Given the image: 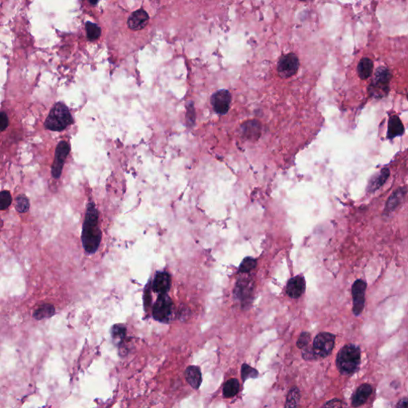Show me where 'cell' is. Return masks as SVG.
<instances>
[{
  "mask_svg": "<svg viewBox=\"0 0 408 408\" xmlns=\"http://www.w3.org/2000/svg\"><path fill=\"white\" fill-rule=\"evenodd\" d=\"M102 241V230L99 226V212L95 203H88L85 221L83 223L81 242L88 254H94L98 251Z\"/></svg>",
  "mask_w": 408,
  "mask_h": 408,
  "instance_id": "6da1fadb",
  "label": "cell"
},
{
  "mask_svg": "<svg viewBox=\"0 0 408 408\" xmlns=\"http://www.w3.org/2000/svg\"><path fill=\"white\" fill-rule=\"evenodd\" d=\"M8 117L5 112H0V132L4 131L8 126Z\"/></svg>",
  "mask_w": 408,
  "mask_h": 408,
  "instance_id": "836d02e7",
  "label": "cell"
},
{
  "mask_svg": "<svg viewBox=\"0 0 408 408\" xmlns=\"http://www.w3.org/2000/svg\"><path fill=\"white\" fill-rule=\"evenodd\" d=\"M92 5H96L98 2V0H89Z\"/></svg>",
  "mask_w": 408,
  "mask_h": 408,
  "instance_id": "8d00e7d4",
  "label": "cell"
},
{
  "mask_svg": "<svg viewBox=\"0 0 408 408\" xmlns=\"http://www.w3.org/2000/svg\"><path fill=\"white\" fill-rule=\"evenodd\" d=\"M186 381L195 389H198L201 384V371L196 366H189L185 371Z\"/></svg>",
  "mask_w": 408,
  "mask_h": 408,
  "instance_id": "d6986e66",
  "label": "cell"
},
{
  "mask_svg": "<svg viewBox=\"0 0 408 408\" xmlns=\"http://www.w3.org/2000/svg\"><path fill=\"white\" fill-rule=\"evenodd\" d=\"M173 312V302L167 295H160L152 308V316L154 319L160 322L168 323Z\"/></svg>",
  "mask_w": 408,
  "mask_h": 408,
  "instance_id": "52a82bcc",
  "label": "cell"
},
{
  "mask_svg": "<svg viewBox=\"0 0 408 408\" xmlns=\"http://www.w3.org/2000/svg\"><path fill=\"white\" fill-rule=\"evenodd\" d=\"M85 30H86L88 39L89 41H95L98 39L102 35L101 27L91 22H87L85 23Z\"/></svg>",
  "mask_w": 408,
  "mask_h": 408,
  "instance_id": "cb8c5ba5",
  "label": "cell"
},
{
  "mask_svg": "<svg viewBox=\"0 0 408 408\" xmlns=\"http://www.w3.org/2000/svg\"><path fill=\"white\" fill-rule=\"evenodd\" d=\"M72 115L67 106L62 102L55 104L50 110L44 125L48 130L61 132L72 124Z\"/></svg>",
  "mask_w": 408,
  "mask_h": 408,
  "instance_id": "3957f363",
  "label": "cell"
},
{
  "mask_svg": "<svg viewBox=\"0 0 408 408\" xmlns=\"http://www.w3.org/2000/svg\"><path fill=\"white\" fill-rule=\"evenodd\" d=\"M336 336L330 333H320L313 340V349L317 359L326 358L334 350Z\"/></svg>",
  "mask_w": 408,
  "mask_h": 408,
  "instance_id": "5b68a950",
  "label": "cell"
},
{
  "mask_svg": "<svg viewBox=\"0 0 408 408\" xmlns=\"http://www.w3.org/2000/svg\"><path fill=\"white\" fill-rule=\"evenodd\" d=\"M390 176V170L388 168H383L379 173L374 176L369 182L368 186V191L372 193L380 188L384 183L387 181Z\"/></svg>",
  "mask_w": 408,
  "mask_h": 408,
  "instance_id": "e0dca14e",
  "label": "cell"
},
{
  "mask_svg": "<svg viewBox=\"0 0 408 408\" xmlns=\"http://www.w3.org/2000/svg\"><path fill=\"white\" fill-rule=\"evenodd\" d=\"M408 398L404 397L402 400H400V401H399L398 404H396V407L399 408H408Z\"/></svg>",
  "mask_w": 408,
  "mask_h": 408,
  "instance_id": "d590c367",
  "label": "cell"
},
{
  "mask_svg": "<svg viewBox=\"0 0 408 408\" xmlns=\"http://www.w3.org/2000/svg\"><path fill=\"white\" fill-rule=\"evenodd\" d=\"M257 265V260L252 257H247L243 259L239 265L238 271L241 274H249Z\"/></svg>",
  "mask_w": 408,
  "mask_h": 408,
  "instance_id": "484cf974",
  "label": "cell"
},
{
  "mask_svg": "<svg viewBox=\"0 0 408 408\" xmlns=\"http://www.w3.org/2000/svg\"><path fill=\"white\" fill-rule=\"evenodd\" d=\"M300 67L298 57L295 53H289L280 58L278 62V75L283 79L290 78L296 74Z\"/></svg>",
  "mask_w": 408,
  "mask_h": 408,
  "instance_id": "ba28073f",
  "label": "cell"
},
{
  "mask_svg": "<svg viewBox=\"0 0 408 408\" xmlns=\"http://www.w3.org/2000/svg\"><path fill=\"white\" fill-rule=\"evenodd\" d=\"M301 2H309V1H313V0H300Z\"/></svg>",
  "mask_w": 408,
  "mask_h": 408,
  "instance_id": "74e56055",
  "label": "cell"
},
{
  "mask_svg": "<svg viewBox=\"0 0 408 408\" xmlns=\"http://www.w3.org/2000/svg\"><path fill=\"white\" fill-rule=\"evenodd\" d=\"M149 21V16L143 9H139L131 14L128 19V26L132 31H141L144 29Z\"/></svg>",
  "mask_w": 408,
  "mask_h": 408,
  "instance_id": "4fadbf2b",
  "label": "cell"
},
{
  "mask_svg": "<svg viewBox=\"0 0 408 408\" xmlns=\"http://www.w3.org/2000/svg\"><path fill=\"white\" fill-rule=\"evenodd\" d=\"M186 120H187V124L191 126L195 122V111L192 103L188 106V110L186 112Z\"/></svg>",
  "mask_w": 408,
  "mask_h": 408,
  "instance_id": "d6a6232c",
  "label": "cell"
},
{
  "mask_svg": "<svg viewBox=\"0 0 408 408\" xmlns=\"http://www.w3.org/2000/svg\"><path fill=\"white\" fill-rule=\"evenodd\" d=\"M111 334L115 340H123L126 335V329L123 325H115L111 330Z\"/></svg>",
  "mask_w": 408,
  "mask_h": 408,
  "instance_id": "f546056e",
  "label": "cell"
},
{
  "mask_svg": "<svg viewBox=\"0 0 408 408\" xmlns=\"http://www.w3.org/2000/svg\"><path fill=\"white\" fill-rule=\"evenodd\" d=\"M374 63L369 58H363L357 66V74L360 78L367 80L372 74Z\"/></svg>",
  "mask_w": 408,
  "mask_h": 408,
  "instance_id": "ac0fdd59",
  "label": "cell"
},
{
  "mask_svg": "<svg viewBox=\"0 0 408 408\" xmlns=\"http://www.w3.org/2000/svg\"><path fill=\"white\" fill-rule=\"evenodd\" d=\"M342 406H343V404H342L341 400H338V399L330 400L327 404L324 405V407H326V408H338V407Z\"/></svg>",
  "mask_w": 408,
  "mask_h": 408,
  "instance_id": "e575fe53",
  "label": "cell"
},
{
  "mask_svg": "<svg viewBox=\"0 0 408 408\" xmlns=\"http://www.w3.org/2000/svg\"><path fill=\"white\" fill-rule=\"evenodd\" d=\"M71 151L70 145L66 141H60L55 150V157L52 165L51 173L54 179L60 178L65 160Z\"/></svg>",
  "mask_w": 408,
  "mask_h": 408,
  "instance_id": "30bf717a",
  "label": "cell"
},
{
  "mask_svg": "<svg viewBox=\"0 0 408 408\" xmlns=\"http://www.w3.org/2000/svg\"><path fill=\"white\" fill-rule=\"evenodd\" d=\"M392 73L385 67H379L375 71L372 81L369 86V94L373 98H381L388 95Z\"/></svg>",
  "mask_w": 408,
  "mask_h": 408,
  "instance_id": "277c9868",
  "label": "cell"
},
{
  "mask_svg": "<svg viewBox=\"0 0 408 408\" xmlns=\"http://www.w3.org/2000/svg\"><path fill=\"white\" fill-rule=\"evenodd\" d=\"M261 126L256 120H251L248 122L245 123L243 125V134L249 138V139H255L259 138L261 133Z\"/></svg>",
  "mask_w": 408,
  "mask_h": 408,
  "instance_id": "44dd1931",
  "label": "cell"
},
{
  "mask_svg": "<svg viewBox=\"0 0 408 408\" xmlns=\"http://www.w3.org/2000/svg\"><path fill=\"white\" fill-rule=\"evenodd\" d=\"M300 393L298 388H294L290 390L286 398V408H296L299 406Z\"/></svg>",
  "mask_w": 408,
  "mask_h": 408,
  "instance_id": "d4e9b609",
  "label": "cell"
},
{
  "mask_svg": "<svg viewBox=\"0 0 408 408\" xmlns=\"http://www.w3.org/2000/svg\"><path fill=\"white\" fill-rule=\"evenodd\" d=\"M211 103L214 110L220 115H224L229 111L231 103V94L226 89H220L212 96Z\"/></svg>",
  "mask_w": 408,
  "mask_h": 408,
  "instance_id": "8fae6325",
  "label": "cell"
},
{
  "mask_svg": "<svg viewBox=\"0 0 408 408\" xmlns=\"http://www.w3.org/2000/svg\"><path fill=\"white\" fill-rule=\"evenodd\" d=\"M12 203V198L8 191H0V211H4Z\"/></svg>",
  "mask_w": 408,
  "mask_h": 408,
  "instance_id": "f1b7e54d",
  "label": "cell"
},
{
  "mask_svg": "<svg viewBox=\"0 0 408 408\" xmlns=\"http://www.w3.org/2000/svg\"><path fill=\"white\" fill-rule=\"evenodd\" d=\"M404 133V124L400 117L396 115L391 116L388 120V138L393 139L395 137L402 136Z\"/></svg>",
  "mask_w": 408,
  "mask_h": 408,
  "instance_id": "2e32d148",
  "label": "cell"
},
{
  "mask_svg": "<svg viewBox=\"0 0 408 408\" xmlns=\"http://www.w3.org/2000/svg\"><path fill=\"white\" fill-rule=\"evenodd\" d=\"M311 335L308 332H302L299 336L298 340L297 342V346L299 349H303L308 346L310 342Z\"/></svg>",
  "mask_w": 408,
  "mask_h": 408,
  "instance_id": "4dcf8cb0",
  "label": "cell"
},
{
  "mask_svg": "<svg viewBox=\"0 0 408 408\" xmlns=\"http://www.w3.org/2000/svg\"><path fill=\"white\" fill-rule=\"evenodd\" d=\"M239 382L237 379H230L225 383L223 393L225 398H232L239 392Z\"/></svg>",
  "mask_w": 408,
  "mask_h": 408,
  "instance_id": "603a6c76",
  "label": "cell"
},
{
  "mask_svg": "<svg viewBox=\"0 0 408 408\" xmlns=\"http://www.w3.org/2000/svg\"><path fill=\"white\" fill-rule=\"evenodd\" d=\"M361 362V348L355 344H347L339 351L336 356V367L341 375H353L358 371Z\"/></svg>",
  "mask_w": 408,
  "mask_h": 408,
  "instance_id": "7a4b0ae2",
  "label": "cell"
},
{
  "mask_svg": "<svg viewBox=\"0 0 408 408\" xmlns=\"http://www.w3.org/2000/svg\"><path fill=\"white\" fill-rule=\"evenodd\" d=\"M367 289V283L362 279H358L353 283L352 287L353 308L352 312L355 316L361 315L365 309V292Z\"/></svg>",
  "mask_w": 408,
  "mask_h": 408,
  "instance_id": "9c48e42d",
  "label": "cell"
},
{
  "mask_svg": "<svg viewBox=\"0 0 408 408\" xmlns=\"http://www.w3.org/2000/svg\"><path fill=\"white\" fill-rule=\"evenodd\" d=\"M302 357L304 360L307 361L317 360V357H316L315 354H314V352H313V349H312V347L306 346L305 348H303Z\"/></svg>",
  "mask_w": 408,
  "mask_h": 408,
  "instance_id": "1f68e13d",
  "label": "cell"
},
{
  "mask_svg": "<svg viewBox=\"0 0 408 408\" xmlns=\"http://www.w3.org/2000/svg\"><path fill=\"white\" fill-rule=\"evenodd\" d=\"M406 193L407 190L404 188H400L397 191H395L392 194V196L388 199L387 206H386V211L392 212V211L396 209V207H398L401 202L403 201Z\"/></svg>",
  "mask_w": 408,
  "mask_h": 408,
  "instance_id": "7402d4cb",
  "label": "cell"
},
{
  "mask_svg": "<svg viewBox=\"0 0 408 408\" xmlns=\"http://www.w3.org/2000/svg\"><path fill=\"white\" fill-rule=\"evenodd\" d=\"M259 371L254 368L251 367L247 364H243L241 369V376L243 381L245 382L248 379H255L259 376Z\"/></svg>",
  "mask_w": 408,
  "mask_h": 408,
  "instance_id": "4316f807",
  "label": "cell"
},
{
  "mask_svg": "<svg viewBox=\"0 0 408 408\" xmlns=\"http://www.w3.org/2000/svg\"><path fill=\"white\" fill-rule=\"evenodd\" d=\"M255 282L250 278H242L238 280L234 288V295L240 300L243 309H248L253 302Z\"/></svg>",
  "mask_w": 408,
  "mask_h": 408,
  "instance_id": "8992f818",
  "label": "cell"
},
{
  "mask_svg": "<svg viewBox=\"0 0 408 408\" xmlns=\"http://www.w3.org/2000/svg\"><path fill=\"white\" fill-rule=\"evenodd\" d=\"M55 308L51 304H43L39 305L38 308L35 310L33 317L37 321H41L43 319H49L55 314Z\"/></svg>",
  "mask_w": 408,
  "mask_h": 408,
  "instance_id": "ffe728a7",
  "label": "cell"
},
{
  "mask_svg": "<svg viewBox=\"0 0 408 408\" xmlns=\"http://www.w3.org/2000/svg\"><path fill=\"white\" fill-rule=\"evenodd\" d=\"M15 208L19 213H26L30 209L29 199L25 195H21L16 198Z\"/></svg>",
  "mask_w": 408,
  "mask_h": 408,
  "instance_id": "83f0119b",
  "label": "cell"
},
{
  "mask_svg": "<svg viewBox=\"0 0 408 408\" xmlns=\"http://www.w3.org/2000/svg\"><path fill=\"white\" fill-rule=\"evenodd\" d=\"M372 393V388L369 383L361 384L353 394L352 398V407L357 408L365 404Z\"/></svg>",
  "mask_w": 408,
  "mask_h": 408,
  "instance_id": "9a60e30c",
  "label": "cell"
},
{
  "mask_svg": "<svg viewBox=\"0 0 408 408\" xmlns=\"http://www.w3.org/2000/svg\"><path fill=\"white\" fill-rule=\"evenodd\" d=\"M171 283L172 281L169 274L166 272H159L155 274L152 282V290L156 294L164 295L170 290Z\"/></svg>",
  "mask_w": 408,
  "mask_h": 408,
  "instance_id": "5bb4252c",
  "label": "cell"
},
{
  "mask_svg": "<svg viewBox=\"0 0 408 408\" xmlns=\"http://www.w3.org/2000/svg\"><path fill=\"white\" fill-rule=\"evenodd\" d=\"M305 291V278L302 275H297L290 278L286 285V294L290 298L297 299L302 296Z\"/></svg>",
  "mask_w": 408,
  "mask_h": 408,
  "instance_id": "7c38bea8",
  "label": "cell"
}]
</instances>
